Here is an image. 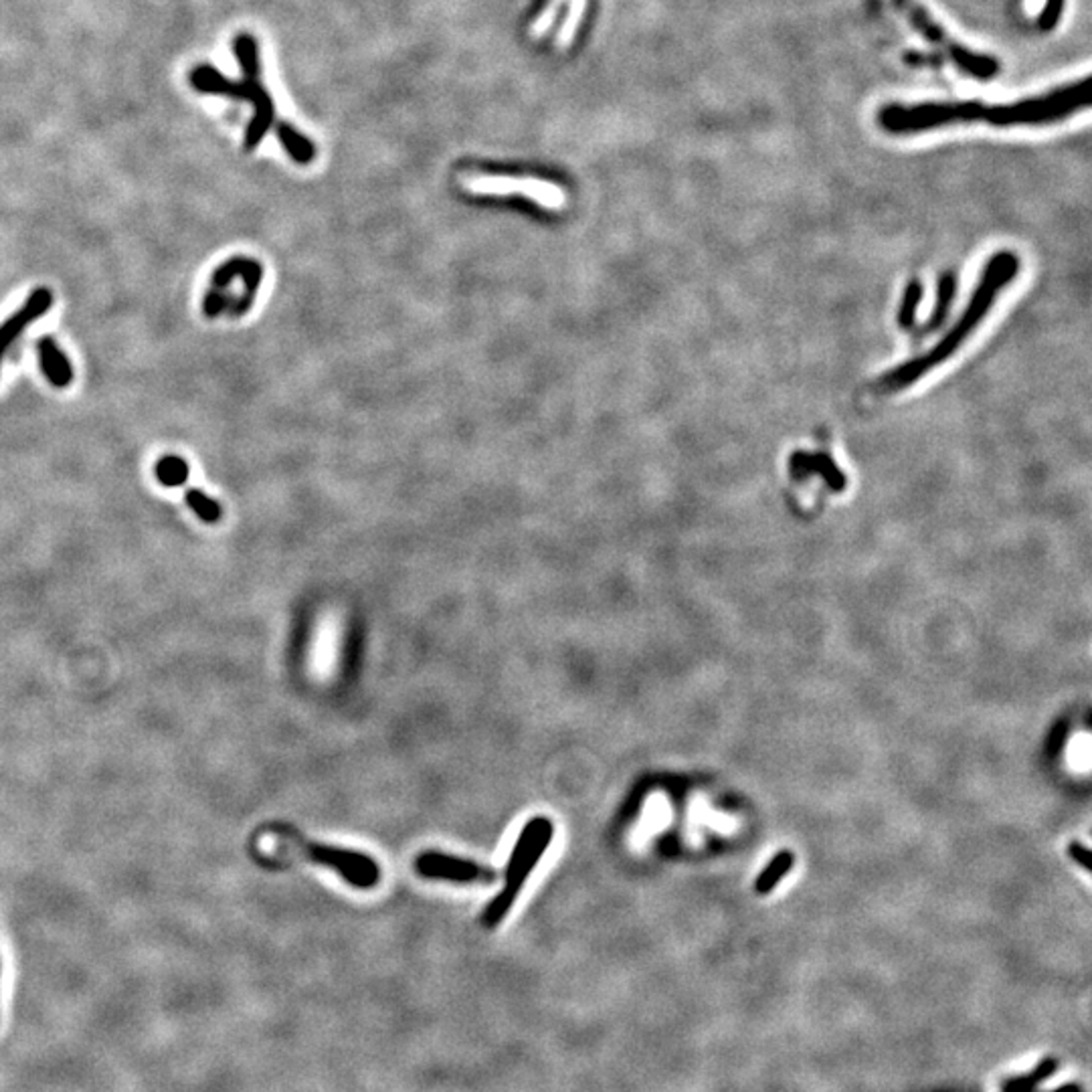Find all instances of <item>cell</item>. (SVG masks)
Returning a JSON list of instances; mask_svg holds the SVG:
<instances>
[{"label": "cell", "mask_w": 1092, "mask_h": 1092, "mask_svg": "<svg viewBox=\"0 0 1092 1092\" xmlns=\"http://www.w3.org/2000/svg\"><path fill=\"white\" fill-rule=\"evenodd\" d=\"M1064 7H1066V0H1046L1042 11H1040V17H1038L1040 31H1044V33L1054 31L1058 27V23L1062 21Z\"/></svg>", "instance_id": "16"}, {"label": "cell", "mask_w": 1092, "mask_h": 1092, "mask_svg": "<svg viewBox=\"0 0 1092 1092\" xmlns=\"http://www.w3.org/2000/svg\"><path fill=\"white\" fill-rule=\"evenodd\" d=\"M892 7L922 39L939 47L961 73L979 81H989L999 75L1001 65L995 57L971 51L967 45H961L918 0H892Z\"/></svg>", "instance_id": "5"}, {"label": "cell", "mask_w": 1092, "mask_h": 1092, "mask_svg": "<svg viewBox=\"0 0 1092 1092\" xmlns=\"http://www.w3.org/2000/svg\"><path fill=\"white\" fill-rule=\"evenodd\" d=\"M464 187L472 193L480 195H513L519 193L539 205H545L548 209H558L564 205V191L552 183L535 181V179H519V177H470L464 181Z\"/></svg>", "instance_id": "7"}, {"label": "cell", "mask_w": 1092, "mask_h": 1092, "mask_svg": "<svg viewBox=\"0 0 1092 1092\" xmlns=\"http://www.w3.org/2000/svg\"><path fill=\"white\" fill-rule=\"evenodd\" d=\"M415 870L424 878H436V880H450V882H494L496 872L474 862L456 858L442 852H424L415 860Z\"/></svg>", "instance_id": "8"}, {"label": "cell", "mask_w": 1092, "mask_h": 1092, "mask_svg": "<svg viewBox=\"0 0 1092 1092\" xmlns=\"http://www.w3.org/2000/svg\"><path fill=\"white\" fill-rule=\"evenodd\" d=\"M235 53H237V57L243 65V71H245L243 86H239V83H235V81L225 79L219 71H215L209 65H199L191 73V83H193V88L197 92H203V94H225V96H235V98H243V100L254 102L256 108H258V116H256L254 122L249 124L245 146L247 148H256V144L262 140V136L266 134V130L272 122V104H270V98L266 96V92L258 86L256 41L251 37H247V35H241L235 41Z\"/></svg>", "instance_id": "3"}, {"label": "cell", "mask_w": 1092, "mask_h": 1092, "mask_svg": "<svg viewBox=\"0 0 1092 1092\" xmlns=\"http://www.w3.org/2000/svg\"><path fill=\"white\" fill-rule=\"evenodd\" d=\"M1068 854H1070V858H1072L1076 864L1082 866V870L1088 872V848H1084V846L1078 844V842H1072L1070 848H1068Z\"/></svg>", "instance_id": "19"}, {"label": "cell", "mask_w": 1092, "mask_h": 1092, "mask_svg": "<svg viewBox=\"0 0 1092 1092\" xmlns=\"http://www.w3.org/2000/svg\"><path fill=\"white\" fill-rule=\"evenodd\" d=\"M37 359L43 377L57 389H67L73 379L75 371L63 349L57 345L53 336H43L37 341Z\"/></svg>", "instance_id": "10"}, {"label": "cell", "mask_w": 1092, "mask_h": 1092, "mask_svg": "<svg viewBox=\"0 0 1092 1092\" xmlns=\"http://www.w3.org/2000/svg\"><path fill=\"white\" fill-rule=\"evenodd\" d=\"M185 502H187V507L207 525H215L223 517L221 504L217 500H213L211 496H207L203 490H197V488L187 490Z\"/></svg>", "instance_id": "13"}, {"label": "cell", "mask_w": 1092, "mask_h": 1092, "mask_svg": "<svg viewBox=\"0 0 1092 1092\" xmlns=\"http://www.w3.org/2000/svg\"><path fill=\"white\" fill-rule=\"evenodd\" d=\"M791 866H793V854L791 852L777 854V858L763 870V874L759 876L757 886H754V888H757L759 894L771 892L777 886V882L791 870Z\"/></svg>", "instance_id": "14"}, {"label": "cell", "mask_w": 1092, "mask_h": 1092, "mask_svg": "<svg viewBox=\"0 0 1092 1092\" xmlns=\"http://www.w3.org/2000/svg\"><path fill=\"white\" fill-rule=\"evenodd\" d=\"M1054 1072V1064L1052 1062H1042L1034 1072L1030 1074H1024V1076H1018V1078H1010L1005 1084H1003V1092H1040L1038 1090V1082L1048 1078L1050 1074ZM1052 1092H1082L1080 1086L1076 1084H1068L1060 1090H1052Z\"/></svg>", "instance_id": "12"}, {"label": "cell", "mask_w": 1092, "mask_h": 1092, "mask_svg": "<svg viewBox=\"0 0 1092 1092\" xmlns=\"http://www.w3.org/2000/svg\"><path fill=\"white\" fill-rule=\"evenodd\" d=\"M280 138L284 140V146L290 150V154H292L296 160H308V158H310V148H308V144H306L296 132H292L290 128H284V126H282Z\"/></svg>", "instance_id": "17"}, {"label": "cell", "mask_w": 1092, "mask_h": 1092, "mask_svg": "<svg viewBox=\"0 0 1092 1092\" xmlns=\"http://www.w3.org/2000/svg\"><path fill=\"white\" fill-rule=\"evenodd\" d=\"M584 7H586V0H570V9H568V17L564 21V25L560 27L558 35H556V47L560 51H564L574 35H576V29L580 25V19H582V13H584Z\"/></svg>", "instance_id": "15"}, {"label": "cell", "mask_w": 1092, "mask_h": 1092, "mask_svg": "<svg viewBox=\"0 0 1092 1092\" xmlns=\"http://www.w3.org/2000/svg\"><path fill=\"white\" fill-rule=\"evenodd\" d=\"M284 837V842H288L290 846H294L298 850V854L314 864H320V866H326L334 872H339L349 884L357 886V888H363V890H369V888H375L381 880V870L377 866V862L367 856V854H361V852H355V850H347V848H332V846H324V844H314V842H308V839H304L302 835L290 831V829H280Z\"/></svg>", "instance_id": "6"}, {"label": "cell", "mask_w": 1092, "mask_h": 1092, "mask_svg": "<svg viewBox=\"0 0 1092 1092\" xmlns=\"http://www.w3.org/2000/svg\"><path fill=\"white\" fill-rule=\"evenodd\" d=\"M154 474L164 488H179L187 484L191 476V466L181 456H164L156 462Z\"/></svg>", "instance_id": "11"}, {"label": "cell", "mask_w": 1092, "mask_h": 1092, "mask_svg": "<svg viewBox=\"0 0 1092 1092\" xmlns=\"http://www.w3.org/2000/svg\"><path fill=\"white\" fill-rule=\"evenodd\" d=\"M1090 106V75L1072 79L1046 94L1024 98L1014 104L963 102H918L888 104L880 108L876 122L890 136H914L957 124H989L995 128L1050 126L1064 122Z\"/></svg>", "instance_id": "1"}, {"label": "cell", "mask_w": 1092, "mask_h": 1092, "mask_svg": "<svg viewBox=\"0 0 1092 1092\" xmlns=\"http://www.w3.org/2000/svg\"><path fill=\"white\" fill-rule=\"evenodd\" d=\"M53 306V292L49 288H35L29 298L25 300V304L11 316L7 318L3 324H0V365H3V359L7 355V351L15 345V341L19 339V336L39 318H43Z\"/></svg>", "instance_id": "9"}, {"label": "cell", "mask_w": 1092, "mask_h": 1092, "mask_svg": "<svg viewBox=\"0 0 1092 1092\" xmlns=\"http://www.w3.org/2000/svg\"><path fill=\"white\" fill-rule=\"evenodd\" d=\"M560 5H562V0H550V5L546 7V11L539 17V21H537V23L533 25V29H531L535 39H541V37L550 29V25L554 23V19H556V15H558Z\"/></svg>", "instance_id": "18"}, {"label": "cell", "mask_w": 1092, "mask_h": 1092, "mask_svg": "<svg viewBox=\"0 0 1092 1092\" xmlns=\"http://www.w3.org/2000/svg\"><path fill=\"white\" fill-rule=\"evenodd\" d=\"M552 821L546 817L531 819L519 835V842L513 850L509 868H507V886L488 904L482 914V922L492 929L500 925V920L513 908L523 884L529 880L531 872L537 868L543 854L548 850L552 839Z\"/></svg>", "instance_id": "4"}, {"label": "cell", "mask_w": 1092, "mask_h": 1092, "mask_svg": "<svg viewBox=\"0 0 1092 1092\" xmlns=\"http://www.w3.org/2000/svg\"><path fill=\"white\" fill-rule=\"evenodd\" d=\"M1018 270H1020L1018 258L1014 254H1010V251H1003V254L993 256L991 262L987 264L983 276H981V282L977 284V288L971 296V302H969L967 310L959 316V320L949 330V334L943 336L941 343L933 351L918 357L916 361H908V363L896 367L894 371H890L888 375L880 377L874 383V391L878 395L900 393L906 387H910L912 383H918L922 377L929 375V371H933L939 365H943L945 361H949L967 343L969 336L981 326V322L987 318V314H989L991 306L995 304V300L999 298L1001 290L1007 284H1012L1016 280Z\"/></svg>", "instance_id": "2"}]
</instances>
